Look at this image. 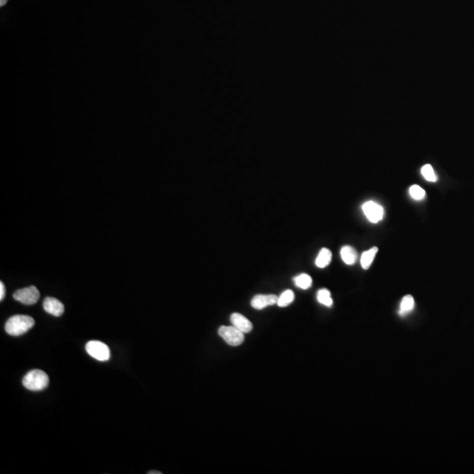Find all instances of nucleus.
<instances>
[{
  "label": "nucleus",
  "instance_id": "1",
  "mask_svg": "<svg viewBox=\"0 0 474 474\" xmlns=\"http://www.w3.org/2000/svg\"><path fill=\"white\" fill-rule=\"evenodd\" d=\"M34 326V320L28 315L17 314L11 316L5 323V331L10 336H19L30 330Z\"/></svg>",
  "mask_w": 474,
  "mask_h": 474
},
{
  "label": "nucleus",
  "instance_id": "2",
  "mask_svg": "<svg viewBox=\"0 0 474 474\" xmlns=\"http://www.w3.org/2000/svg\"><path fill=\"white\" fill-rule=\"evenodd\" d=\"M23 386L31 391H42L49 383L48 376L41 370H33L27 372L23 378Z\"/></svg>",
  "mask_w": 474,
  "mask_h": 474
},
{
  "label": "nucleus",
  "instance_id": "3",
  "mask_svg": "<svg viewBox=\"0 0 474 474\" xmlns=\"http://www.w3.org/2000/svg\"><path fill=\"white\" fill-rule=\"evenodd\" d=\"M218 333L219 336L231 346H239L244 341V333L234 326H222Z\"/></svg>",
  "mask_w": 474,
  "mask_h": 474
},
{
  "label": "nucleus",
  "instance_id": "4",
  "mask_svg": "<svg viewBox=\"0 0 474 474\" xmlns=\"http://www.w3.org/2000/svg\"><path fill=\"white\" fill-rule=\"evenodd\" d=\"M86 351L92 358L99 361H107L109 360L110 353L109 347L106 343L99 341H90L86 344Z\"/></svg>",
  "mask_w": 474,
  "mask_h": 474
},
{
  "label": "nucleus",
  "instance_id": "5",
  "mask_svg": "<svg viewBox=\"0 0 474 474\" xmlns=\"http://www.w3.org/2000/svg\"><path fill=\"white\" fill-rule=\"evenodd\" d=\"M15 300L25 305H33L39 300L40 292L35 286H28L26 288L19 289L13 294Z\"/></svg>",
  "mask_w": 474,
  "mask_h": 474
},
{
  "label": "nucleus",
  "instance_id": "6",
  "mask_svg": "<svg viewBox=\"0 0 474 474\" xmlns=\"http://www.w3.org/2000/svg\"><path fill=\"white\" fill-rule=\"evenodd\" d=\"M362 209L366 218L372 223H378L384 217V209L374 201H367L362 206Z\"/></svg>",
  "mask_w": 474,
  "mask_h": 474
},
{
  "label": "nucleus",
  "instance_id": "7",
  "mask_svg": "<svg viewBox=\"0 0 474 474\" xmlns=\"http://www.w3.org/2000/svg\"><path fill=\"white\" fill-rule=\"evenodd\" d=\"M44 310L47 314H51L55 317L61 316L64 312V305L60 300L53 297H47L44 299Z\"/></svg>",
  "mask_w": 474,
  "mask_h": 474
},
{
  "label": "nucleus",
  "instance_id": "8",
  "mask_svg": "<svg viewBox=\"0 0 474 474\" xmlns=\"http://www.w3.org/2000/svg\"><path fill=\"white\" fill-rule=\"evenodd\" d=\"M278 297L274 294H268V295H263V294H258L255 295L251 300L252 307L255 309L261 310L264 307L268 306H272L277 304Z\"/></svg>",
  "mask_w": 474,
  "mask_h": 474
},
{
  "label": "nucleus",
  "instance_id": "9",
  "mask_svg": "<svg viewBox=\"0 0 474 474\" xmlns=\"http://www.w3.org/2000/svg\"><path fill=\"white\" fill-rule=\"evenodd\" d=\"M230 321L234 327H236L237 329H239L242 333H248L252 330L253 326H252L251 321L248 320L247 318L243 316L242 314L235 313L230 316Z\"/></svg>",
  "mask_w": 474,
  "mask_h": 474
},
{
  "label": "nucleus",
  "instance_id": "10",
  "mask_svg": "<svg viewBox=\"0 0 474 474\" xmlns=\"http://www.w3.org/2000/svg\"><path fill=\"white\" fill-rule=\"evenodd\" d=\"M341 257L346 264L352 265L358 260V253L355 248L347 245V246H343L341 249Z\"/></svg>",
  "mask_w": 474,
  "mask_h": 474
},
{
  "label": "nucleus",
  "instance_id": "11",
  "mask_svg": "<svg viewBox=\"0 0 474 474\" xmlns=\"http://www.w3.org/2000/svg\"><path fill=\"white\" fill-rule=\"evenodd\" d=\"M379 251V248L377 247H373V248H370L367 251H365L363 254H362L361 259H360V262H361V265L363 267V269L365 270H368L370 266L372 265V262L373 260L375 258V255Z\"/></svg>",
  "mask_w": 474,
  "mask_h": 474
},
{
  "label": "nucleus",
  "instance_id": "12",
  "mask_svg": "<svg viewBox=\"0 0 474 474\" xmlns=\"http://www.w3.org/2000/svg\"><path fill=\"white\" fill-rule=\"evenodd\" d=\"M331 259V251L328 248H321V251L318 254L317 258L315 260V264L319 268H325L330 263Z\"/></svg>",
  "mask_w": 474,
  "mask_h": 474
},
{
  "label": "nucleus",
  "instance_id": "13",
  "mask_svg": "<svg viewBox=\"0 0 474 474\" xmlns=\"http://www.w3.org/2000/svg\"><path fill=\"white\" fill-rule=\"evenodd\" d=\"M415 308V299L411 295H406L401 299V306H400V311L399 314L401 316H404L406 314H409L411 313Z\"/></svg>",
  "mask_w": 474,
  "mask_h": 474
},
{
  "label": "nucleus",
  "instance_id": "14",
  "mask_svg": "<svg viewBox=\"0 0 474 474\" xmlns=\"http://www.w3.org/2000/svg\"><path fill=\"white\" fill-rule=\"evenodd\" d=\"M312 277L306 273L299 274V276L294 277V283L299 288L308 289L312 285Z\"/></svg>",
  "mask_w": 474,
  "mask_h": 474
},
{
  "label": "nucleus",
  "instance_id": "15",
  "mask_svg": "<svg viewBox=\"0 0 474 474\" xmlns=\"http://www.w3.org/2000/svg\"><path fill=\"white\" fill-rule=\"evenodd\" d=\"M294 299V293L292 290H286L284 291L277 299V305L280 307L287 306L293 301Z\"/></svg>",
  "mask_w": 474,
  "mask_h": 474
},
{
  "label": "nucleus",
  "instance_id": "16",
  "mask_svg": "<svg viewBox=\"0 0 474 474\" xmlns=\"http://www.w3.org/2000/svg\"><path fill=\"white\" fill-rule=\"evenodd\" d=\"M317 299L319 302L324 306H331L333 305L331 293L327 289H321L318 291Z\"/></svg>",
  "mask_w": 474,
  "mask_h": 474
},
{
  "label": "nucleus",
  "instance_id": "17",
  "mask_svg": "<svg viewBox=\"0 0 474 474\" xmlns=\"http://www.w3.org/2000/svg\"><path fill=\"white\" fill-rule=\"evenodd\" d=\"M422 175L423 176V178L426 179L427 181L429 182H437L438 180V177H437V174L435 173L434 170L432 168L431 164H425L422 168Z\"/></svg>",
  "mask_w": 474,
  "mask_h": 474
},
{
  "label": "nucleus",
  "instance_id": "18",
  "mask_svg": "<svg viewBox=\"0 0 474 474\" xmlns=\"http://www.w3.org/2000/svg\"><path fill=\"white\" fill-rule=\"evenodd\" d=\"M409 194L410 196L416 200V201H422L425 197L426 195V193L425 191L421 187V186H417V185H414V186H411L409 188Z\"/></svg>",
  "mask_w": 474,
  "mask_h": 474
},
{
  "label": "nucleus",
  "instance_id": "19",
  "mask_svg": "<svg viewBox=\"0 0 474 474\" xmlns=\"http://www.w3.org/2000/svg\"><path fill=\"white\" fill-rule=\"evenodd\" d=\"M4 295H5V288H4V284L3 282H1V283H0V299H1V300H3Z\"/></svg>",
  "mask_w": 474,
  "mask_h": 474
},
{
  "label": "nucleus",
  "instance_id": "20",
  "mask_svg": "<svg viewBox=\"0 0 474 474\" xmlns=\"http://www.w3.org/2000/svg\"><path fill=\"white\" fill-rule=\"evenodd\" d=\"M7 3V0H0V6H4Z\"/></svg>",
  "mask_w": 474,
  "mask_h": 474
},
{
  "label": "nucleus",
  "instance_id": "21",
  "mask_svg": "<svg viewBox=\"0 0 474 474\" xmlns=\"http://www.w3.org/2000/svg\"><path fill=\"white\" fill-rule=\"evenodd\" d=\"M148 474H162V473H160V472H154V471H151V472H149V473H148Z\"/></svg>",
  "mask_w": 474,
  "mask_h": 474
}]
</instances>
